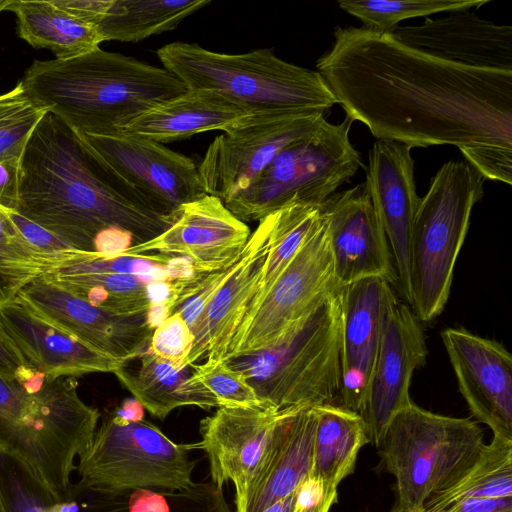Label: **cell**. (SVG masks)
Returning a JSON list of instances; mask_svg holds the SVG:
<instances>
[{
  "label": "cell",
  "instance_id": "obj_1",
  "mask_svg": "<svg viewBox=\"0 0 512 512\" xmlns=\"http://www.w3.org/2000/svg\"><path fill=\"white\" fill-rule=\"evenodd\" d=\"M316 68L346 117L379 140L512 148V71L437 58L363 26L336 27Z\"/></svg>",
  "mask_w": 512,
  "mask_h": 512
},
{
  "label": "cell",
  "instance_id": "obj_2",
  "mask_svg": "<svg viewBox=\"0 0 512 512\" xmlns=\"http://www.w3.org/2000/svg\"><path fill=\"white\" fill-rule=\"evenodd\" d=\"M15 212L85 252H95L102 231H126L136 245L164 232L177 216L151 211L126 195L78 133L49 111L21 155Z\"/></svg>",
  "mask_w": 512,
  "mask_h": 512
},
{
  "label": "cell",
  "instance_id": "obj_3",
  "mask_svg": "<svg viewBox=\"0 0 512 512\" xmlns=\"http://www.w3.org/2000/svg\"><path fill=\"white\" fill-rule=\"evenodd\" d=\"M27 95L81 134L120 132L186 86L174 74L100 47L65 59L35 60L20 81Z\"/></svg>",
  "mask_w": 512,
  "mask_h": 512
},
{
  "label": "cell",
  "instance_id": "obj_4",
  "mask_svg": "<svg viewBox=\"0 0 512 512\" xmlns=\"http://www.w3.org/2000/svg\"><path fill=\"white\" fill-rule=\"evenodd\" d=\"M187 89H211L252 114L326 110L337 99L322 75L276 56L272 48L227 54L176 41L156 52Z\"/></svg>",
  "mask_w": 512,
  "mask_h": 512
},
{
  "label": "cell",
  "instance_id": "obj_5",
  "mask_svg": "<svg viewBox=\"0 0 512 512\" xmlns=\"http://www.w3.org/2000/svg\"><path fill=\"white\" fill-rule=\"evenodd\" d=\"M485 444L482 428L471 418L436 414L409 402L376 446L396 480L392 512H421L432 495L475 463Z\"/></svg>",
  "mask_w": 512,
  "mask_h": 512
},
{
  "label": "cell",
  "instance_id": "obj_6",
  "mask_svg": "<svg viewBox=\"0 0 512 512\" xmlns=\"http://www.w3.org/2000/svg\"><path fill=\"white\" fill-rule=\"evenodd\" d=\"M484 181L466 160H449L420 197L410 239L409 303L422 322L435 319L445 308Z\"/></svg>",
  "mask_w": 512,
  "mask_h": 512
},
{
  "label": "cell",
  "instance_id": "obj_7",
  "mask_svg": "<svg viewBox=\"0 0 512 512\" xmlns=\"http://www.w3.org/2000/svg\"><path fill=\"white\" fill-rule=\"evenodd\" d=\"M341 290V289H340ZM340 291L324 300L274 351L227 361L278 410L331 403L340 388Z\"/></svg>",
  "mask_w": 512,
  "mask_h": 512
},
{
  "label": "cell",
  "instance_id": "obj_8",
  "mask_svg": "<svg viewBox=\"0 0 512 512\" xmlns=\"http://www.w3.org/2000/svg\"><path fill=\"white\" fill-rule=\"evenodd\" d=\"M353 121L324 120L309 135L281 150L252 185L225 206L241 221H260L294 201L322 205L364 167L350 141Z\"/></svg>",
  "mask_w": 512,
  "mask_h": 512
},
{
  "label": "cell",
  "instance_id": "obj_9",
  "mask_svg": "<svg viewBox=\"0 0 512 512\" xmlns=\"http://www.w3.org/2000/svg\"><path fill=\"white\" fill-rule=\"evenodd\" d=\"M195 449L198 443H175L150 422L125 419L113 409L79 456L76 483L100 490L186 489L194 484Z\"/></svg>",
  "mask_w": 512,
  "mask_h": 512
},
{
  "label": "cell",
  "instance_id": "obj_10",
  "mask_svg": "<svg viewBox=\"0 0 512 512\" xmlns=\"http://www.w3.org/2000/svg\"><path fill=\"white\" fill-rule=\"evenodd\" d=\"M340 289L321 212L319 223L295 257L244 315L224 361L278 349L324 300Z\"/></svg>",
  "mask_w": 512,
  "mask_h": 512
},
{
  "label": "cell",
  "instance_id": "obj_11",
  "mask_svg": "<svg viewBox=\"0 0 512 512\" xmlns=\"http://www.w3.org/2000/svg\"><path fill=\"white\" fill-rule=\"evenodd\" d=\"M78 135L110 180L151 211L176 215L206 195L193 160L162 143L125 131Z\"/></svg>",
  "mask_w": 512,
  "mask_h": 512
},
{
  "label": "cell",
  "instance_id": "obj_12",
  "mask_svg": "<svg viewBox=\"0 0 512 512\" xmlns=\"http://www.w3.org/2000/svg\"><path fill=\"white\" fill-rule=\"evenodd\" d=\"M323 112L252 114L215 137L197 166L205 193L225 203L248 189L281 150L321 125Z\"/></svg>",
  "mask_w": 512,
  "mask_h": 512
},
{
  "label": "cell",
  "instance_id": "obj_13",
  "mask_svg": "<svg viewBox=\"0 0 512 512\" xmlns=\"http://www.w3.org/2000/svg\"><path fill=\"white\" fill-rule=\"evenodd\" d=\"M427 356L420 320L407 305L394 301L384 316L362 415L369 441L375 446L393 416L411 402L413 373L425 365Z\"/></svg>",
  "mask_w": 512,
  "mask_h": 512
},
{
  "label": "cell",
  "instance_id": "obj_14",
  "mask_svg": "<svg viewBox=\"0 0 512 512\" xmlns=\"http://www.w3.org/2000/svg\"><path fill=\"white\" fill-rule=\"evenodd\" d=\"M18 295L56 326L112 358L129 363L149 347L153 329L147 312L113 313L42 277L28 283Z\"/></svg>",
  "mask_w": 512,
  "mask_h": 512
},
{
  "label": "cell",
  "instance_id": "obj_15",
  "mask_svg": "<svg viewBox=\"0 0 512 512\" xmlns=\"http://www.w3.org/2000/svg\"><path fill=\"white\" fill-rule=\"evenodd\" d=\"M322 212L341 288L374 277L397 282L390 246L365 182L331 195Z\"/></svg>",
  "mask_w": 512,
  "mask_h": 512
},
{
  "label": "cell",
  "instance_id": "obj_16",
  "mask_svg": "<svg viewBox=\"0 0 512 512\" xmlns=\"http://www.w3.org/2000/svg\"><path fill=\"white\" fill-rule=\"evenodd\" d=\"M251 231L215 196L205 195L180 207L171 226L158 236L128 248V255L164 254L187 258L199 273L233 264Z\"/></svg>",
  "mask_w": 512,
  "mask_h": 512
},
{
  "label": "cell",
  "instance_id": "obj_17",
  "mask_svg": "<svg viewBox=\"0 0 512 512\" xmlns=\"http://www.w3.org/2000/svg\"><path fill=\"white\" fill-rule=\"evenodd\" d=\"M458 388L477 421L512 440V356L502 343L465 328L441 332Z\"/></svg>",
  "mask_w": 512,
  "mask_h": 512
},
{
  "label": "cell",
  "instance_id": "obj_18",
  "mask_svg": "<svg viewBox=\"0 0 512 512\" xmlns=\"http://www.w3.org/2000/svg\"><path fill=\"white\" fill-rule=\"evenodd\" d=\"M391 284L382 278H366L340 290V406L361 416L366 405L369 379L376 359L383 320L396 301Z\"/></svg>",
  "mask_w": 512,
  "mask_h": 512
},
{
  "label": "cell",
  "instance_id": "obj_19",
  "mask_svg": "<svg viewBox=\"0 0 512 512\" xmlns=\"http://www.w3.org/2000/svg\"><path fill=\"white\" fill-rule=\"evenodd\" d=\"M411 148L378 140L368 154L366 186L385 231L400 292L410 298V239L420 197L414 179Z\"/></svg>",
  "mask_w": 512,
  "mask_h": 512
},
{
  "label": "cell",
  "instance_id": "obj_20",
  "mask_svg": "<svg viewBox=\"0 0 512 512\" xmlns=\"http://www.w3.org/2000/svg\"><path fill=\"white\" fill-rule=\"evenodd\" d=\"M315 427L314 406L280 410L247 487L235 498L237 512H261L293 493L310 475Z\"/></svg>",
  "mask_w": 512,
  "mask_h": 512
},
{
  "label": "cell",
  "instance_id": "obj_21",
  "mask_svg": "<svg viewBox=\"0 0 512 512\" xmlns=\"http://www.w3.org/2000/svg\"><path fill=\"white\" fill-rule=\"evenodd\" d=\"M272 216L259 221L225 280L192 327L194 342L186 366L224 360L231 340L257 291L268 253Z\"/></svg>",
  "mask_w": 512,
  "mask_h": 512
},
{
  "label": "cell",
  "instance_id": "obj_22",
  "mask_svg": "<svg viewBox=\"0 0 512 512\" xmlns=\"http://www.w3.org/2000/svg\"><path fill=\"white\" fill-rule=\"evenodd\" d=\"M0 323L29 365L48 377L113 373L128 363L86 345L19 295L0 308Z\"/></svg>",
  "mask_w": 512,
  "mask_h": 512
},
{
  "label": "cell",
  "instance_id": "obj_23",
  "mask_svg": "<svg viewBox=\"0 0 512 512\" xmlns=\"http://www.w3.org/2000/svg\"><path fill=\"white\" fill-rule=\"evenodd\" d=\"M403 44L447 61L487 69L512 71V27L497 25L473 12H452L420 25L392 32Z\"/></svg>",
  "mask_w": 512,
  "mask_h": 512
},
{
  "label": "cell",
  "instance_id": "obj_24",
  "mask_svg": "<svg viewBox=\"0 0 512 512\" xmlns=\"http://www.w3.org/2000/svg\"><path fill=\"white\" fill-rule=\"evenodd\" d=\"M280 410L219 407L200 422L201 441L210 465L212 482L220 489L234 484L236 497L247 487L272 434Z\"/></svg>",
  "mask_w": 512,
  "mask_h": 512
},
{
  "label": "cell",
  "instance_id": "obj_25",
  "mask_svg": "<svg viewBox=\"0 0 512 512\" xmlns=\"http://www.w3.org/2000/svg\"><path fill=\"white\" fill-rule=\"evenodd\" d=\"M249 115L218 91L187 89L146 110L122 131L163 144L207 131L225 132Z\"/></svg>",
  "mask_w": 512,
  "mask_h": 512
},
{
  "label": "cell",
  "instance_id": "obj_26",
  "mask_svg": "<svg viewBox=\"0 0 512 512\" xmlns=\"http://www.w3.org/2000/svg\"><path fill=\"white\" fill-rule=\"evenodd\" d=\"M421 512H512V440L493 435L475 463Z\"/></svg>",
  "mask_w": 512,
  "mask_h": 512
},
{
  "label": "cell",
  "instance_id": "obj_27",
  "mask_svg": "<svg viewBox=\"0 0 512 512\" xmlns=\"http://www.w3.org/2000/svg\"><path fill=\"white\" fill-rule=\"evenodd\" d=\"M69 512H231L223 490L213 482L186 489H89L72 483Z\"/></svg>",
  "mask_w": 512,
  "mask_h": 512
},
{
  "label": "cell",
  "instance_id": "obj_28",
  "mask_svg": "<svg viewBox=\"0 0 512 512\" xmlns=\"http://www.w3.org/2000/svg\"><path fill=\"white\" fill-rule=\"evenodd\" d=\"M138 359V368H129L126 363L113 373L152 415L164 419L170 412L183 406L219 408L215 397L191 379L189 367L177 368L149 349Z\"/></svg>",
  "mask_w": 512,
  "mask_h": 512
},
{
  "label": "cell",
  "instance_id": "obj_29",
  "mask_svg": "<svg viewBox=\"0 0 512 512\" xmlns=\"http://www.w3.org/2000/svg\"><path fill=\"white\" fill-rule=\"evenodd\" d=\"M316 427L310 476L325 494L337 492L339 483L353 473L360 449L369 443L364 418L332 403L314 406Z\"/></svg>",
  "mask_w": 512,
  "mask_h": 512
},
{
  "label": "cell",
  "instance_id": "obj_30",
  "mask_svg": "<svg viewBox=\"0 0 512 512\" xmlns=\"http://www.w3.org/2000/svg\"><path fill=\"white\" fill-rule=\"evenodd\" d=\"M7 10L16 15L22 39L35 48L51 50L57 59L88 53L102 42L96 26L71 16L51 0H12Z\"/></svg>",
  "mask_w": 512,
  "mask_h": 512
},
{
  "label": "cell",
  "instance_id": "obj_31",
  "mask_svg": "<svg viewBox=\"0 0 512 512\" xmlns=\"http://www.w3.org/2000/svg\"><path fill=\"white\" fill-rule=\"evenodd\" d=\"M211 0H112L97 25L103 41L139 42L176 29Z\"/></svg>",
  "mask_w": 512,
  "mask_h": 512
},
{
  "label": "cell",
  "instance_id": "obj_32",
  "mask_svg": "<svg viewBox=\"0 0 512 512\" xmlns=\"http://www.w3.org/2000/svg\"><path fill=\"white\" fill-rule=\"evenodd\" d=\"M322 205L294 201L270 213L272 227L268 253L247 311L267 292L310 236L320 221Z\"/></svg>",
  "mask_w": 512,
  "mask_h": 512
},
{
  "label": "cell",
  "instance_id": "obj_33",
  "mask_svg": "<svg viewBox=\"0 0 512 512\" xmlns=\"http://www.w3.org/2000/svg\"><path fill=\"white\" fill-rule=\"evenodd\" d=\"M90 304L122 315L146 313L150 306L147 283L133 274L43 275Z\"/></svg>",
  "mask_w": 512,
  "mask_h": 512
},
{
  "label": "cell",
  "instance_id": "obj_34",
  "mask_svg": "<svg viewBox=\"0 0 512 512\" xmlns=\"http://www.w3.org/2000/svg\"><path fill=\"white\" fill-rule=\"evenodd\" d=\"M62 253L49 254L31 246L0 206V308L31 281L52 270Z\"/></svg>",
  "mask_w": 512,
  "mask_h": 512
},
{
  "label": "cell",
  "instance_id": "obj_35",
  "mask_svg": "<svg viewBox=\"0 0 512 512\" xmlns=\"http://www.w3.org/2000/svg\"><path fill=\"white\" fill-rule=\"evenodd\" d=\"M0 503L4 512H69L68 501L56 494L17 455L0 451Z\"/></svg>",
  "mask_w": 512,
  "mask_h": 512
},
{
  "label": "cell",
  "instance_id": "obj_36",
  "mask_svg": "<svg viewBox=\"0 0 512 512\" xmlns=\"http://www.w3.org/2000/svg\"><path fill=\"white\" fill-rule=\"evenodd\" d=\"M490 0H339V8L369 30L392 33L405 19L478 9Z\"/></svg>",
  "mask_w": 512,
  "mask_h": 512
},
{
  "label": "cell",
  "instance_id": "obj_37",
  "mask_svg": "<svg viewBox=\"0 0 512 512\" xmlns=\"http://www.w3.org/2000/svg\"><path fill=\"white\" fill-rule=\"evenodd\" d=\"M46 112L27 95L21 82L0 95V161L21 158L31 133Z\"/></svg>",
  "mask_w": 512,
  "mask_h": 512
},
{
  "label": "cell",
  "instance_id": "obj_38",
  "mask_svg": "<svg viewBox=\"0 0 512 512\" xmlns=\"http://www.w3.org/2000/svg\"><path fill=\"white\" fill-rule=\"evenodd\" d=\"M191 367V379L205 387L215 397L219 407L255 408L268 405L258 396L246 375L231 367L227 361L206 359L204 363Z\"/></svg>",
  "mask_w": 512,
  "mask_h": 512
},
{
  "label": "cell",
  "instance_id": "obj_39",
  "mask_svg": "<svg viewBox=\"0 0 512 512\" xmlns=\"http://www.w3.org/2000/svg\"><path fill=\"white\" fill-rule=\"evenodd\" d=\"M193 342L190 327L178 313H173L153 330L148 349L175 367L183 368L188 367L186 360Z\"/></svg>",
  "mask_w": 512,
  "mask_h": 512
},
{
  "label": "cell",
  "instance_id": "obj_40",
  "mask_svg": "<svg viewBox=\"0 0 512 512\" xmlns=\"http://www.w3.org/2000/svg\"><path fill=\"white\" fill-rule=\"evenodd\" d=\"M35 392L16 379L0 375V423L11 427L26 425L37 410Z\"/></svg>",
  "mask_w": 512,
  "mask_h": 512
},
{
  "label": "cell",
  "instance_id": "obj_41",
  "mask_svg": "<svg viewBox=\"0 0 512 512\" xmlns=\"http://www.w3.org/2000/svg\"><path fill=\"white\" fill-rule=\"evenodd\" d=\"M465 160L486 180L512 184V148L473 145L459 148Z\"/></svg>",
  "mask_w": 512,
  "mask_h": 512
},
{
  "label": "cell",
  "instance_id": "obj_42",
  "mask_svg": "<svg viewBox=\"0 0 512 512\" xmlns=\"http://www.w3.org/2000/svg\"><path fill=\"white\" fill-rule=\"evenodd\" d=\"M0 375L18 380L31 392L37 391L46 377L29 365L1 323Z\"/></svg>",
  "mask_w": 512,
  "mask_h": 512
},
{
  "label": "cell",
  "instance_id": "obj_43",
  "mask_svg": "<svg viewBox=\"0 0 512 512\" xmlns=\"http://www.w3.org/2000/svg\"><path fill=\"white\" fill-rule=\"evenodd\" d=\"M23 238L33 247L49 254H58L75 250L69 243L58 238L51 232L28 220L15 211L7 210Z\"/></svg>",
  "mask_w": 512,
  "mask_h": 512
},
{
  "label": "cell",
  "instance_id": "obj_44",
  "mask_svg": "<svg viewBox=\"0 0 512 512\" xmlns=\"http://www.w3.org/2000/svg\"><path fill=\"white\" fill-rule=\"evenodd\" d=\"M112 0H51L71 16L97 27Z\"/></svg>",
  "mask_w": 512,
  "mask_h": 512
},
{
  "label": "cell",
  "instance_id": "obj_45",
  "mask_svg": "<svg viewBox=\"0 0 512 512\" xmlns=\"http://www.w3.org/2000/svg\"><path fill=\"white\" fill-rule=\"evenodd\" d=\"M20 159L0 161V206L15 211L18 204Z\"/></svg>",
  "mask_w": 512,
  "mask_h": 512
},
{
  "label": "cell",
  "instance_id": "obj_46",
  "mask_svg": "<svg viewBox=\"0 0 512 512\" xmlns=\"http://www.w3.org/2000/svg\"><path fill=\"white\" fill-rule=\"evenodd\" d=\"M135 245L133 236L120 229H108L99 233L94 241V251L102 256L113 257L123 254Z\"/></svg>",
  "mask_w": 512,
  "mask_h": 512
},
{
  "label": "cell",
  "instance_id": "obj_47",
  "mask_svg": "<svg viewBox=\"0 0 512 512\" xmlns=\"http://www.w3.org/2000/svg\"><path fill=\"white\" fill-rule=\"evenodd\" d=\"M297 489L288 496L277 500L261 512H294L296 506Z\"/></svg>",
  "mask_w": 512,
  "mask_h": 512
},
{
  "label": "cell",
  "instance_id": "obj_48",
  "mask_svg": "<svg viewBox=\"0 0 512 512\" xmlns=\"http://www.w3.org/2000/svg\"><path fill=\"white\" fill-rule=\"evenodd\" d=\"M337 501V492L326 494L324 499L310 507L297 508L294 512H329L330 508Z\"/></svg>",
  "mask_w": 512,
  "mask_h": 512
},
{
  "label": "cell",
  "instance_id": "obj_49",
  "mask_svg": "<svg viewBox=\"0 0 512 512\" xmlns=\"http://www.w3.org/2000/svg\"><path fill=\"white\" fill-rule=\"evenodd\" d=\"M12 0H0V12L7 10Z\"/></svg>",
  "mask_w": 512,
  "mask_h": 512
},
{
  "label": "cell",
  "instance_id": "obj_50",
  "mask_svg": "<svg viewBox=\"0 0 512 512\" xmlns=\"http://www.w3.org/2000/svg\"><path fill=\"white\" fill-rule=\"evenodd\" d=\"M0 512H4L1 503H0Z\"/></svg>",
  "mask_w": 512,
  "mask_h": 512
}]
</instances>
